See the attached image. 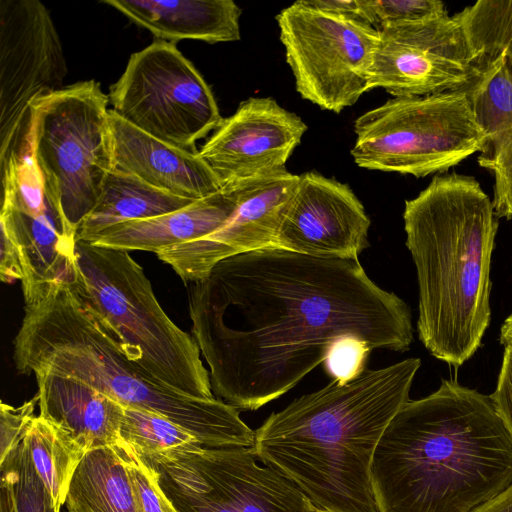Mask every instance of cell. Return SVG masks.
<instances>
[{"mask_svg": "<svg viewBox=\"0 0 512 512\" xmlns=\"http://www.w3.org/2000/svg\"><path fill=\"white\" fill-rule=\"evenodd\" d=\"M189 314L213 393L238 410L287 393L341 337L396 352L414 340L408 305L358 259L273 246L217 263L190 288Z\"/></svg>", "mask_w": 512, "mask_h": 512, "instance_id": "obj_1", "label": "cell"}, {"mask_svg": "<svg viewBox=\"0 0 512 512\" xmlns=\"http://www.w3.org/2000/svg\"><path fill=\"white\" fill-rule=\"evenodd\" d=\"M370 476L378 512H472L512 484V433L491 395L444 379L393 417Z\"/></svg>", "mask_w": 512, "mask_h": 512, "instance_id": "obj_2", "label": "cell"}, {"mask_svg": "<svg viewBox=\"0 0 512 512\" xmlns=\"http://www.w3.org/2000/svg\"><path fill=\"white\" fill-rule=\"evenodd\" d=\"M419 358L331 381L273 412L255 430L259 461L330 512H378L371 464L380 438L409 401Z\"/></svg>", "mask_w": 512, "mask_h": 512, "instance_id": "obj_3", "label": "cell"}, {"mask_svg": "<svg viewBox=\"0 0 512 512\" xmlns=\"http://www.w3.org/2000/svg\"><path fill=\"white\" fill-rule=\"evenodd\" d=\"M418 283L419 340L435 358L461 366L491 321L493 202L473 177L435 175L403 212Z\"/></svg>", "mask_w": 512, "mask_h": 512, "instance_id": "obj_4", "label": "cell"}, {"mask_svg": "<svg viewBox=\"0 0 512 512\" xmlns=\"http://www.w3.org/2000/svg\"><path fill=\"white\" fill-rule=\"evenodd\" d=\"M24 312L13 352L20 374L46 371L81 381L123 406L165 417L207 448L254 446L255 431L237 408L176 392L131 361L70 283L48 285L25 302Z\"/></svg>", "mask_w": 512, "mask_h": 512, "instance_id": "obj_5", "label": "cell"}, {"mask_svg": "<svg viewBox=\"0 0 512 512\" xmlns=\"http://www.w3.org/2000/svg\"><path fill=\"white\" fill-rule=\"evenodd\" d=\"M75 255L72 287L126 356L167 388L216 398L195 339L164 312L129 252L76 241Z\"/></svg>", "mask_w": 512, "mask_h": 512, "instance_id": "obj_6", "label": "cell"}, {"mask_svg": "<svg viewBox=\"0 0 512 512\" xmlns=\"http://www.w3.org/2000/svg\"><path fill=\"white\" fill-rule=\"evenodd\" d=\"M108 102L92 79L64 86L30 107L26 145L76 233L113 168Z\"/></svg>", "mask_w": 512, "mask_h": 512, "instance_id": "obj_7", "label": "cell"}, {"mask_svg": "<svg viewBox=\"0 0 512 512\" xmlns=\"http://www.w3.org/2000/svg\"><path fill=\"white\" fill-rule=\"evenodd\" d=\"M354 132L359 167L416 178L447 172L480 152L484 140L466 88L394 97L360 115Z\"/></svg>", "mask_w": 512, "mask_h": 512, "instance_id": "obj_8", "label": "cell"}, {"mask_svg": "<svg viewBox=\"0 0 512 512\" xmlns=\"http://www.w3.org/2000/svg\"><path fill=\"white\" fill-rule=\"evenodd\" d=\"M108 97L123 120L190 152L223 120L200 72L175 43L162 40L130 56Z\"/></svg>", "mask_w": 512, "mask_h": 512, "instance_id": "obj_9", "label": "cell"}, {"mask_svg": "<svg viewBox=\"0 0 512 512\" xmlns=\"http://www.w3.org/2000/svg\"><path fill=\"white\" fill-rule=\"evenodd\" d=\"M276 20L297 92L323 110L340 113L370 90L377 28L297 1Z\"/></svg>", "mask_w": 512, "mask_h": 512, "instance_id": "obj_10", "label": "cell"}, {"mask_svg": "<svg viewBox=\"0 0 512 512\" xmlns=\"http://www.w3.org/2000/svg\"><path fill=\"white\" fill-rule=\"evenodd\" d=\"M159 467L179 512H303L308 497L253 447L207 448Z\"/></svg>", "mask_w": 512, "mask_h": 512, "instance_id": "obj_11", "label": "cell"}, {"mask_svg": "<svg viewBox=\"0 0 512 512\" xmlns=\"http://www.w3.org/2000/svg\"><path fill=\"white\" fill-rule=\"evenodd\" d=\"M66 60L38 0L0 1V164L26 146L31 104L61 90Z\"/></svg>", "mask_w": 512, "mask_h": 512, "instance_id": "obj_12", "label": "cell"}, {"mask_svg": "<svg viewBox=\"0 0 512 512\" xmlns=\"http://www.w3.org/2000/svg\"><path fill=\"white\" fill-rule=\"evenodd\" d=\"M0 229L20 249L24 301L46 286L76 279V232L48 189L30 147L1 164Z\"/></svg>", "mask_w": 512, "mask_h": 512, "instance_id": "obj_13", "label": "cell"}, {"mask_svg": "<svg viewBox=\"0 0 512 512\" xmlns=\"http://www.w3.org/2000/svg\"><path fill=\"white\" fill-rule=\"evenodd\" d=\"M378 31L370 90L382 88L395 97L426 96L465 89L480 74L461 25L447 11Z\"/></svg>", "mask_w": 512, "mask_h": 512, "instance_id": "obj_14", "label": "cell"}, {"mask_svg": "<svg viewBox=\"0 0 512 512\" xmlns=\"http://www.w3.org/2000/svg\"><path fill=\"white\" fill-rule=\"evenodd\" d=\"M298 182L299 175L283 168L225 185L236 198V209L227 223L210 235L156 255L182 280L194 283L224 259L274 247Z\"/></svg>", "mask_w": 512, "mask_h": 512, "instance_id": "obj_15", "label": "cell"}, {"mask_svg": "<svg viewBox=\"0 0 512 512\" xmlns=\"http://www.w3.org/2000/svg\"><path fill=\"white\" fill-rule=\"evenodd\" d=\"M307 125L268 97L242 101L198 151L221 186L285 168Z\"/></svg>", "mask_w": 512, "mask_h": 512, "instance_id": "obj_16", "label": "cell"}, {"mask_svg": "<svg viewBox=\"0 0 512 512\" xmlns=\"http://www.w3.org/2000/svg\"><path fill=\"white\" fill-rule=\"evenodd\" d=\"M370 224L348 185L305 172L299 175L274 247L313 257L358 259L369 246Z\"/></svg>", "mask_w": 512, "mask_h": 512, "instance_id": "obj_17", "label": "cell"}, {"mask_svg": "<svg viewBox=\"0 0 512 512\" xmlns=\"http://www.w3.org/2000/svg\"><path fill=\"white\" fill-rule=\"evenodd\" d=\"M113 168L173 195L200 200L222 186L198 152L165 143L109 109Z\"/></svg>", "mask_w": 512, "mask_h": 512, "instance_id": "obj_18", "label": "cell"}, {"mask_svg": "<svg viewBox=\"0 0 512 512\" xmlns=\"http://www.w3.org/2000/svg\"><path fill=\"white\" fill-rule=\"evenodd\" d=\"M480 74L466 88L484 140L478 164L494 178L497 218L512 219V75L503 58L480 61Z\"/></svg>", "mask_w": 512, "mask_h": 512, "instance_id": "obj_19", "label": "cell"}, {"mask_svg": "<svg viewBox=\"0 0 512 512\" xmlns=\"http://www.w3.org/2000/svg\"><path fill=\"white\" fill-rule=\"evenodd\" d=\"M34 375L40 416L69 432L86 451L120 442L123 405L73 378L46 371Z\"/></svg>", "mask_w": 512, "mask_h": 512, "instance_id": "obj_20", "label": "cell"}, {"mask_svg": "<svg viewBox=\"0 0 512 512\" xmlns=\"http://www.w3.org/2000/svg\"><path fill=\"white\" fill-rule=\"evenodd\" d=\"M235 209V194L225 186L182 209L110 227L90 243L128 252L141 250L158 254L216 232L227 223Z\"/></svg>", "mask_w": 512, "mask_h": 512, "instance_id": "obj_21", "label": "cell"}, {"mask_svg": "<svg viewBox=\"0 0 512 512\" xmlns=\"http://www.w3.org/2000/svg\"><path fill=\"white\" fill-rule=\"evenodd\" d=\"M157 40L210 44L240 39L241 9L232 0H103Z\"/></svg>", "mask_w": 512, "mask_h": 512, "instance_id": "obj_22", "label": "cell"}, {"mask_svg": "<svg viewBox=\"0 0 512 512\" xmlns=\"http://www.w3.org/2000/svg\"><path fill=\"white\" fill-rule=\"evenodd\" d=\"M67 512H141L118 444L88 450L72 477Z\"/></svg>", "mask_w": 512, "mask_h": 512, "instance_id": "obj_23", "label": "cell"}, {"mask_svg": "<svg viewBox=\"0 0 512 512\" xmlns=\"http://www.w3.org/2000/svg\"><path fill=\"white\" fill-rule=\"evenodd\" d=\"M195 201L173 195L130 173L112 168L96 206L77 229L76 241L90 243L110 227L176 211Z\"/></svg>", "mask_w": 512, "mask_h": 512, "instance_id": "obj_24", "label": "cell"}, {"mask_svg": "<svg viewBox=\"0 0 512 512\" xmlns=\"http://www.w3.org/2000/svg\"><path fill=\"white\" fill-rule=\"evenodd\" d=\"M55 506L65 503L76 468L87 452L65 429L37 415L23 439Z\"/></svg>", "mask_w": 512, "mask_h": 512, "instance_id": "obj_25", "label": "cell"}, {"mask_svg": "<svg viewBox=\"0 0 512 512\" xmlns=\"http://www.w3.org/2000/svg\"><path fill=\"white\" fill-rule=\"evenodd\" d=\"M119 435L122 442L154 467L176 461L203 446L191 433L165 417L126 406Z\"/></svg>", "mask_w": 512, "mask_h": 512, "instance_id": "obj_26", "label": "cell"}, {"mask_svg": "<svg viewBox=\"0 0 512 512\" xmlns=\"http://www.w3.org/2000/svg\"><path fill=\"white\" fill-rule=\"evenodd\" d=\"M454 17L478 61L501 57L512 75V0H479Z\"/></svg>", "mask_w": 512, "mask_h": 512, "instance_id": "obj_27", "label": "cell"}, {"mask_svg": "<svg viewBox=\"0 0 512 512\" xmlns=\"http://www.w3.org/2000/svg\"><path fill=\"white\" fill-rule=\"evenodd\" d=\"M0 472L11 483L16 512H60L38 475L24 440L0 462Z\"/></svg>", "mask_w": 512, "mask_h": 512, "instance_id": "obj_28", "label": "cell"}, {"mask_svg": "<svg viewBox=\"0 0 512 512\" xmlns=\"http://www.w3.org/2000/svg\"><path fill=\"white\" fill-rule=\"evenodd\" d=\"M127 463L141 512H179L160 484V473L126 443H118Z\"/></svg>", "mask_w": 512, "mask_h": 512, "instance_id": "obj_29", "label": "cell"}, {"mask_svg": "<svg viewBox=\"0 0 512 512\" xmlns=\"http://www.w3.org/2000/svg\"><path fill=\"white\" fill-rule=\"evenodd\" d=\"M361 3L367 23L377 29L426 20L446 12L440 0H361Z\"/></svg>", "mask_w": 512, "mask_h": 512, "instance_id": "obj_30", "label": "cell"}, {"mask_svg": "<svg viewBox=\"0 0 512 512\" xmlns=\"http://www.w3.org/2000/svg\"><path fill=\"white\" fill-rule=\"evenodd\" d=\"M371 346L356 336H344L329 347L323 361L328 375L338 383H347L365 369Z\"/></svg>", "mask_w": 512, "mask_h": 512, "instance_id": "obj_31", "label": "cell"}, {"mask_svg": "<svg viewBox=\"0 0 512 512\" xmlns=\"http://www.w3.org/2000/svg\"><path fill=\"white\" fill-rule=\"evenodd\" d=\"M38 395L18 407L0 404V462L3 461L24 439L25 434L36 417L35 407Z\"/></svg>", "mask_w": 512, "mask_h": 512, "instance_id": "obj_32", "label": "cell"}, {"mask_svg": "<svg viewBox=\"0 0 512 512\" xmlns=\"http://www.w3.org/2000/svg\"><path fill=\"white\" fill-rule=\"evenodd\" d=\"M495 406L512 433V349L505 347L495 391Z\"/></svg>", "mask_w": 512, "mask_h": 512, "instance_id": "obj_33", "label": "cell"}, {"mask_svg": "<svg viewBox=\"0 0 512 512\" xmlns=\"http://www.w3.org/2000/svg\"><path fill=\"white\" fill-rule=\"evenodd\" d=\"M0 279L4 283L22 281L24 277L21 253L13 238L0 229Z\"/></svg>", "mask_w": 512, "mask_h": 512, "instance_id": "obj_34", "label": "cell"}, {"mask_svg": "<svg viewBox=\"0 0 512 512\" xmlns=\"http://www.w3.org/2000/svg\"><path fill=\"white\" fill-rule=\"evenodd\" d=\"M319 11L367 23L361 0H301ZM368 24V23H367ZM370 25V24H369Z\"/></svg>", "mask_w": 512, "mask_h": 512, "instance_id": "obj_35", "label": "cell"}, {"mask_svg": "<svg viewBox=\"0 0 512 512\" xmlns=\"http://www.w3.org/2000/svg\"><path fill=\"white\" fill-rule=\"evenodd\" d=\"M472 512H512V484Z\"/></svg>", "mask_w": 512, "mask_h": 512, "instance_id": "obj_36", "label": "cell"}, {"mask_svg": "<svg viewBox=\"0 0 512 512\" xmlns=\"http://www.w3.org/2000/svg\"><path fill=\"white\" fill-rule=\"evenodd\" d=\"M0 512H16L11 483L2 474L0 483Z\"/></svg>", "mask_w": 512, "mask_h": 512, "instance_id": "obj_37", "label": "cell"}, {"mask_svg": "<svg viewBox=\"0 0 512 512\" xmlns=\"http://www.w3.org/2000/svg\"><path fill=\"white\" fill-rule=\"evenodd\" d=\"M501 345L512 349V313L505 319L500 329Z\"/></svg>", "mask_w": 512, "mask_h": 512, "instance_id": "obj_38", "label": "cell"}, {"mask_svg": "<svg viewBox=\"0 0 512 512\" xmlns=\"http://www.w3.org/2000/svg\"><path fill=\"white\" fill-rule=\"evenodd\" d=\"M303 512H330L317 505H315L309 498L307 499L306 506Z\"/></svg>", "mask_w": 512, "mask_h": 512, "instance_id": "obj_39", "label": "cell"}]
</instances>
